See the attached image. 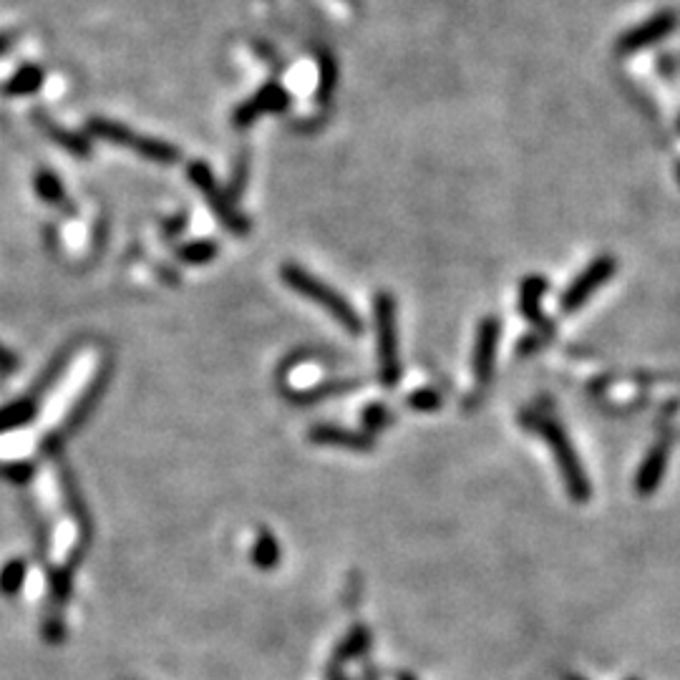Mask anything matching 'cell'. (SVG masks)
<instances>
[{"label":"cell","instance_id":"6da1fadb","mask_svg":"<svg viewBox=\"0 0 680 680\" xmlns=\"http://www.w3.org/2000/svg\"><path fill=\"white\" fill-rule=\"evenodd\" d=\"M519 424L524 429H532L534 434L542 436L547 444H550L552 454H555L557 469L562 474V482H565L567 494H570L572 502L585 504L592 499V484L587 479L585 469H582V461L577 456L575 446H572L570 436L562 429L560 421L550 414V411H537V408H524L519 414Z\"/></svg>","mask_w":680,"mask_h":680},{"label":"cell","instance_id":"7a4b0ae2","mask_svg":"<svg viewBox=\"0 0 680 680\" xmlns=\"http://www.w3.org/2000/svg\"><path fill=\"white\" fill-rule=\"evenodd\" d=\"M283 283L290 285V288H293L295 293L303 295V298L313 300V303H318L320 308L328 310L330 318L338 320V323L343 325L348 333L358 335L363 330V323H361V318H358L356 308H353V305L348 303V300L343 298L338 290H333L330 285H325L323 280H318L315 275L305 272L303 267L285 265L283 267Z\"/></svg>","mask_w":680,"mask_h":680},{"label":"cell","instance_id":"3957f363","mask_svg":"<svg viewBox=\"0 0 680 680\" xmlns=\"http://www.w3.org/2000/svg\"><path fill=\"white\" fill-rule=\"evenodd\" d=\"M376 330H378V368L383 386H396L401 378L396 335V303L388 293L376 295Z\"/></svg>","mask_w":680,"mask_h":680},{"label":"cell","instance_id":"277c9868","mask_svg":"<svg viewBox=\"0 0 680 680\" xmlns=\"http://www.w3.org/2000/svg\"><path fill=\"white\" fill-rule=\"evenodd\" d=\"M615 272H618V260H615V257L612 255L595 257V260L572 280L570 288L562 293L560 298L562 313H575V310H580L602 285L610 283V280L615 278Z\"/></svg>","mask_w":680,"mask_h":680},{"label":"cell","instance_id":"5b68a950","mask_svg":"<svg viewBox=\"0 0 680 680\" xmlns=\"http://www.w3.org/2000/svg\"><path fill=\"white\" fill-rule=\"evenodd\" d=\"M499 333H502V325H499L497 318H487L482 320L479 330H476V340H474V381H476V391L471 401H466V406H476L482 401L484 388L492 383V373H494V361H497V343H499Z\"/></svg>","mask_w":680,"mask_h":680},{"label":"cell","instance_id":"8992f818","mask_svg":"<svg viewBox=\"0 0 680 680\" xmlns=\"http://www.w3.org/2000/svg\"><path fill=\"white\" fill-rule=\"evenodd\" d=\"M109 376H111V366L101 368L99 376H96L94 381H91V386L86 388L84 396H81L79 401L74 403V408H71V414H68V419H66V424H63V429L58 431V434L48 436V439L43 441V451H46V454H58V449H61V446H63L66 436L76 434V431H79L81 426H84V421L89 419V414L96 408V403H99L101 393H104L106 383H109Z\"/></svg>","mask_w":680,"mask_h":680},{"label":"cell","instance_id":"52a82bcc","mask_svg":"<svg viewBox=\"0 0 680 680\" xmlns=\"http://www.w3.org/2000/svg\"><path fill=\"white\" fill-rule=\"evenodd\" d=\"M670 446H673V431L660 429L658 439L648 449V454H645L643 464L638 469V476H635V489H638L640 497H653L655 489L663 482L670 459Z\"/></svg>","mask_w":680,"mask_h":680},{"label":"cell","instance_id":"ba28073f","mask_svg":"<svg viewBox=\"0 0 680 680\" xmlns=\"http://www.w3.org/2000/svg\"><path fill=\"white\" fill-rule=\"evenodd\" d=\"M547 288H550V283L542 275H529V278H524L522 290H519V310L544 340H550L555 335V323L547 315H542V308H539Z\"/></svg>","mask_w":680,"mask_h":680},{"label":"cell","instance_id":"9c48e42d","mask_svg":"<svg viewBox=\"0 0 680 680\" xmlns=\"http://www.w3.org/2000/svg\"><path fill=\"white\" fill-rule=\"evenodd\" d=\"M192 179L194 184H197L199 189H202V194L207 197V202L212 204V210H215V215L220 217L222 222H225L227 227H230L235 235H247V230H250V225H247L245 220H242L240 215L235 212V207L230 204V199H227V194H222L220 189L215 187V179L210 177V169L204 167H192Z\"/></svg>","mask_w":680,"mask_h":680},{"label":"cell","instance_id":"30bf717a","mask_svg":"<svg viewBox=\"0 0 680 680\" xmlns=\"http://www.w3.org/2000/svg\"><path fill=\"white\" fill-rule=\"evenodd\" d=\"M91 131L104 136V139H111V142L116 144H131L136 152L144 154V157L149 159H157V162H174V159H177V152H174L172 147H167V144L152 142V139H136L134 134H129V131L121 129V126L109 124V121H91Z\"/></svg>","mask_w":680,"mask_h":680},{"label":"cell","instance_id":"8fae6325","mask_svg":"<svg viewBox=\"0 0 680 680\" xmlns=\"http://www.w3.org/2000/svg\"><path fill=\"white\" fill-rule=\"evenodd\" d=\"M308 439L318 446H348V449L366 451L373 446V436L366 431H346L340 426H313Z\"/></svg>","mask_w":680,"mask_h":680},{"label":"cell","instance_id":"7c38bea8","mask_svg":"<svg viewBox=\"0 0 680 680\" xmlns=\"http://www.w3.org/2000/svg\"><path fill=\"white\" fill-rule=\"evenodd\" d=\"M361 386V378H353V381H328L320 383V386L308 388V391H285V398L293 403H300V406H308V403H318L325 401V398H335L343 396V393H351Z\"/></svg>","mask_w":680,"mask_h":680},{"label":"cell","instance_id":"4fadbf2b","mask_svg":"<svg viewBox=\"0 0 680 680\" xmlns=\"http://www.w3.org/2000/svg\"><path fill=\"white\" fill-rule=\"evenodd\" d=\"M38 414V398H33L31 393L23 398H16L8 406H0V434L6 431L18 429V426H26L36 419Z\"/></svg>","mask_w":680,"mask_h":680},{"label":"cell","instance_id":"5bb4252c","mask_svg":"<svg viewBox=\"0 0 680 680\" xmlns=\"http://www.w3.org/2000/svg\"><path fill=\"white\" fill-rule=\"evenodd\" d=\"M61 487H63V499H66L68 509H71V514L79 519V524L86 529V534H89V529H91L89 509H86L84 497H81L79 487H76V482H74V476H71V471H68L66 466H61Z\"/></svg>","mask_w":680,"mask_h":680},{"label":"cell","instance_id":"9a60e30c","mask_svg":"<svg viewBox=\"0 0 680 680\" xmlns=\"http://www.w3.org/2000/svg\"><path fill=\"white\" fill-rule=\"evenodd\" d=\"M28 562L23 557H13L6 565L0 567V595L16 597L21 592L23 582H26Z\"/></svg>","mask_w":680,"mask_h":680},{"label":"cell","instance_id":"2e32d148","mask_svg":"<svg viewBox=\"0 0 680 680\" xmlns=\"http://www.w3.org/2000/svg\"><path fill=\"white\" fill-rule=\"evenodd\" d=\"M41 84H43L41 71H38L36 66H23V68H18L16 74L11 76V81L3 86V94H8V96L33 94V91H36Z\"/></svg>","mask_w":680,"mask_h":680},{"label":"cell","instance_id":"e0dca14e","mask_svg":"<svg viewBox=\"0 0 680 680\" xmlns=\"http://www.w3.org/2000/svg\"><path fill=\"white\" fill-rule=\"evenodd\" d=\"M252 560H255V565L262 567V570H270V567L278 565L280 560L278 539L272 537L270 532H262L260 537H257L255 547H252Z\"/></svg>","mask_w":680,"mask_h":680},{"label":"cell","instance_id":"ac0fdd59","mask_svg":"<svg viewBox=\"0 0 680 680\" xmlns=\"http://www.w3.org/2000/svg\"><path fill=\"white\" fill-rule=\"evenodd\" d=\"M36 192L48 204H66V192H63L61 179L48 172V169H41L36 174Z\"/></svg>","mask_w":680,"mask_h":680},{"label":"cell","instance_id":"d6986e66","mask_svg":"<svg viewBox=\"0 0 680 680\" xmlns=\"http://www.w3.org/2000/svg\"><path fill=\"white\" fill-rule=\"evenodd\" d=\"M38 124L43 126V131H46L48 136H51L53 142H58L61 147H66L68 152H74V154H79V157H86L89 154V144L81 139V136H76V134H68V131H63V129H58L53 121H48V119H38Z\"/></svg>","mask_w":680,"mask_h":680},{"label":"cell","instance_id":"ffe728a7","mask_svg":"<svg viewBox=\"0 0 680 680\" xmlns=\"http://www.w3.org/2000/svg\"><path fill=\"white\" fill-rule=\"evenodd\" d=\"M179 260L187 262V265H204L217 257V242L212 240H197L189 242V245L179 247Z\"/></svg>","mask_w":680,"mask_h":680},{"label":"cell","instance_id":"44dd1931","mask_svg":"<svg viewBox=\"0 0 680 680\" xmlns=\"http://www.w3.org/2000/svg\"><path fill=\"white\" fill-rule=\"evenodd\" d=\"M36 474V466L31 461H11V464H0V479L11 484H28Z\"/></svg>","mask_w":680,"mask_h":680},{"label":"cell","instance_id":"7402d4cb","mask_svg":"<svg viewBox=\"0 0 680 680\" xmlns=\"http://www.w3.org/2000/svg\"><path fill=\"white\" fill-rule=\"evenodd\" d=\"M406 406L414 411H436L441 408V393L436 388H419L406 398Z\"/></svg>","mask_w":680,"mask_h":680},{"label":"cell","instance_id":"603a6c76","mask_svg":"<svg viewBox=\"0 0 680 680\" xmlns=\"http://www.w3.org/2000/svg\"><path fill=\"white\" fill-rule=\"evenodd\" d=\"M391 411H386V408L381 406V403H371V406L363 411V426H366V434H376L378 429H383V426L391 421Z\"/></svg>","mask_w":680,"mask_h":680},{"label":"cell","instance_id":"cb8c5ba5","mask_svg":"<svg viewBox=\"0 0 680 680\" xmlns=\"http://www.w3.org/2000/svg\"><path fill=\"white\" fill-rule=\"evenodd\" d=\"M16 368H18L16 353H11L8 348L0 346V376H11Z\"/></svg>","mask_w":680,"mask_h":680},{"label":"cell","instance_id":"d4e9b609","mask_svg":"<svg viewBox=\"0 0 680 680\" xmlns=\"http://www.w3.org/2000/svg\"><path fill=\"white\" fill-rule=\"evenodd\" d=\"M13 41H16V33H13V31L0 33V56H3V53H8V48L13 46Z\"/></svg>","mask_w":680,"mask_h":680}]
</instances>
